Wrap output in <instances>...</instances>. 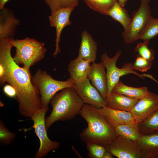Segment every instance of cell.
<instances>
[{"label": "cell", "instance_id": "2e32d148", "mask_svg": "<svg viewBox=\"0 0 158 158\" xmlns=\"http://www.w3.org/2000/svg\"><path fill=\"white\" fill-rule=\"evenodd\" d=\"M136 142L144 158H158V131L141 134Z\"/></svg>", "mask_w": 158, "mask_h": 158}, {"label": "cell", "instance_id": "e0dca14e", "mask_svg": "<svg viewBox=\"0 0 158 158\" xmlns=\"http://www.w3.org/2000/svg\"><path fill=\"white\" fill-rule=\"evenodd\" d=\"M99 110L114 128L119 125L135 122L132 114L129 111L113 109L107 106L101 108Z\"/></svg>", "mask_w": 158, "mask_h": 158}, {"label": "cell", "instance_id": "4316f807", "mask_svg": "<svg viewBox=\"0 0 158 158\" xmlns=\"http://www.w3.org/2000/svg\"><path fill=\"white\" fill-rule=\"evenodd\" d=\"M149 41H144L142 43L138 44L135 48V50L139 56L149 61H152L154 58L155 51L148 47Z\"/></svg>", "mask_w": 158, "mask_h": 158}, {"label": "cell", "instance_id": "7c38bea8", "mask_svg": "<svg viewBox=\"0 0 158 158\" xmlns=\"http://www.w3.org/2000/svg\"><path fill=\"white\" fill-rule=\"evenodd\" d=\"M73 87L84 104L99 109L107 106L106 99L93 86L88 78L80 83H74Z\"/></svg>", "mask_w": 158, "mask_h": 158}, {"label": "cell", "instance_id": "5bb4252c", "mask_svg": "<svg viewBox=\"0 0 158 158\" xmlns=\"http://www.w3.org/2000/svg\"><path fill=\"white\" fill-rule=\"evenodd\" d=\"M20 20L16 18L13 11L7 8L0 11V39L13 37Z\"/></svg>", "mask_w": 158, "mask_h": 158}, {"label": "cell", "instance_id": "277c9868", "mask_svg": "<svg viewBox=\"0 0 158 158\" xmlns=\"http://www.w3.org/2000/svg\"><path fill=\"white\" fill-rule=\"evenodd\" d=\"M16 51L13 59L18 65H23L25 69L30 70V67L41 61L47 51L44 42L35 39L26 37L22 39H12Z\"/></svg>", "mask_w": 158, "mask_h": 158}, {"label": "cell", "instance_id": "1f68e13d", "mask_svg": "<svg viewBox=\"0 0 158 158\" xmlns=\"http://www.w3.org/2000/svg\"><path fill=\"white\" fill-rule=\"evenodd\" d=\"M113 158V155L109 151L106 150L103 158Z\"/></svg>", "mask_w": 158, "mask_h": 158}, {"label": "cell", "instance_id": "8992f818", "mask_svg": "<svg viewBox=\"0 0 158 158\" xmlns=\"http://www.w3.org/2000/svg\"><path fill=\"white\" fill-rule=\"evenodd\" d=\"M48 109L49 107H42L30 118L34 123L33 125L30 128H34L40 142L39 148L35 156V158H43L50 151L58 149L60 146V142L51 140L47 135L45 116Z\"/></svg>", "mask_w": 158, "mask_h": 158}, {"label": "cell", "instance_id": "ac0fdd59", "mask_svg": "<svg viewBox=\"0 0 158 158\" xmlns=\"http://www.w3.org/2000/svg\"><path fill=\"white\" fill-rule=\"evenodd\" d=\"M90 63L78 57L70 62L68 65V71L70 78L74 83H80L88 78Z\"/></svg>", "mask_w": 158, "mask_h": 158}, {"label": "cell", "instance_id": "603a6c76", "mask_svg": "<svg viewBox=\"0 0 158 158\" xmlns=\"http://www.w3.org/2000/svg\"><path fill=\"white\" fill-rule=\"evenodd\" d=\"M158 35V19L151 16L143 30L137 36L136 40L148 41Z\"/></svg>", "mask_w": 158, "mask_h": 158}, {"label": "cell", "instance_id": "9a60e30c", "mask_svg": "<svg viewBox=\"0 0 158 158\" xmlns=\"http://www.w3.org/2000/svg\"><path fill=\"white\" fill-rule=\"evenodd\" d=\"M97 43L91 35L85 30L81 33V41L78 57L95 62L96 59Z\"/></svg>", "mask_w": 158, "mask_h": 158}, {"label": "cell", "instance_id": "8fae6325", "mask_svg": "<svg viewBox=\"0 0 158 158\" xmlns=\"http://www.w3.org/2000/svg\"><path fill=\"white\" fill-rule=\"evenodd\" d=\"M74 8L73 7H69L54 10L51 11L49 16L50 26L56 29V48L53 54L54 57H56L60 52L59 44L61 33L65 27L71 25L70 17Z\"/></svg>", "mask_w": 158, "mask_h": 158}, {"label": "cell", "instance_id": "f1b7e54d", "mask_svg": "<svg viewBox=\"0 0 158 158\" xmlns=\"http://www.w3.org/2000/svg\"><path fill=\"white\" fill-rule=\"evenodd\" d=\"M152 65V61L147 60L139 56L134 62L132 63V68L142 72H145L150 69Z\"/></svg>", "mask_w": 158, "mask_h": 158}, {"label": "cell", "instance_id": "44dd1931", "mask_svg": "<svg viewBox=\"0 0 158 158\" xmlns=\"http://www.w3.org/2000/svg\"><path fill=\"white\" fill-rule=\"evenodd\" d=\"M117 135L136 142L141 135L138 124L135 122L118 125L114 128Z\"/></svg>", "mask_w": 158, "mask_h": 158}, {"label": "cell", "instance_id": "83f0119b", "mask_svg": "<svg viewBox=\"0 0 158 158\" xmlns=\"http://www.w3.org/2000/svg\"><path fill=\"white\" fill-rule=\"evenodd\" d=\"M16 137L15 133L10 131L1 119L0 121V143L2 145H6L13 141Z\"/></svg>", "mask_w": 158, "mask_h": 158}, {"label": "cell", "instance_id": "52a82bcc", "mask_svg": "<svg viewBox=\"0 0 158 158\" xmlns=\"http://www.w3.org/2000/svg\"><path fill=\"white\" fill-rule=\"evenodd\" d=\"M121 54V51H118L112 57H110L106 52L102 54L101 57V62L106 70V76L107 81L108 95L112 92V90L119 80L120 77L130 73L137 75L143 79V75H140L133 70L131 67L132 62L125 63L121 68L116 66V63Z\"/></svg>", "mask_w": 158, "mask_h": 158}, {"label": "cell", "instance_id": "cb8c5ba5", "mask_svg": "<svg viewBox=\"0 0 158 158\" xmlns=\"http://www.w3.org/2000/svg\"><path fill=\"white\" fill-rule=\"evenodd\" d=\"M118 0H84L92 10L102 14L107 15L109 10Z\"/></svg>", "mask_w": 158, "mask_h": 158}, {"label": "cell", "instance_id": "9c48e42d", "mask_svg": "<svg viewBox=\"0 0 158 158\" xmlns=\"http://www.w3.org/2000/svg\"><path fill=\"white\" fill-rule=\"evenodd\" d=\"M105 147L107 150L118 158H144L137 142L122 136L117 135Z\"/></svg>", "mask_w": 158, "mask_h": 158}, {"label": "cell", "instance_id": "7a4b0ae2", "mask_svg": "<svg viewBox=\"0 0 158 158\" xmlns=\"http://www.w3.org/2000/svg\"><path fill=\"white\" fill-rule=\"evenodd\" d=\"M99 109L84 104L80 114L86 121L88 126L80 133L81 140L86 145L97 144L105 146L117 136L114 129L100 113Z\"/></svg>", "mask_w": 158, "mask_h": 158}, {"label": "cell", "instance_id": "d6a6232c", "mask_svg": "<svg viewBox=\"0 0 158 158\" xmlns=\"http://www.w3.org/2000/svg\"><path fill=\"white\" fill-rule=\"evenodd\" d=\"M9 0H0V10H2L4 8V6L6 3Z\"/></svg>", "mask_w": 158, "mask_h": 158}, {"label": "cell", "instance_id": "6da1fadb", "mask_svg": "<svg viewBox=\"0 0 158 158\" xmlns=\"http://www.w3.org/2000/svg\"><path fill=\"white\" fill-rule=\"evenodd\" d=\"M13 38L0 39V84L7 83L16 90L18 111L31 118L42 108L39 90L32 83L30 70L20 67L11 54Z\"/></svg>", "mask_w": 158, "mask_h": 158}, {"label": "cell", "instance_id": "3957f363", "mask_svg": "<svg viewBox=\"0 0 158 158\" xmlns=\"http://www.w3.org/2000/svg\"><path fill=\"white\" fill-rule=\"evenodd\" d=\"M49 103L52 109L50 114L45 118L47 131L57 121L73 119L79 114L84 104L73 87L65 88L56 93L51 99Z\"/></svg>", "mask_w": 158, "mask_h": 158}, {"label": "cell", "instance_id": "484cf974", "mask_svg": "<svg viewBox=\"0 0 158 158\" xmlns=\"http://www.w3.org/2000/svg\"><path fill=\"white\" fill-rule=\"evenodd\" d=\"M51 11L69 7L75 8L79 3V0H44Z\"/></svg>", "mask_w": 158, "mask_h": 158}, {"label": "cell", "instance_id": "30bf717a", "mask_svg": "<svg viewBox=\"0 0 158 158\" xmlns=\"http://www.w3.org/2000/svg\"><path fill=\"white\" fill-rule=\"evenodd\" d=\"M158 109V95L148 91L138 100L130 112L138 124L145 120Z\"/></svg>", "mask_w": 158, "mask_h": 158}, {"label": "cell", "instance_id": "f546056e", "mask_svg": "<svg viewBox=\"0 0 158 158\" xmlns=\"http://www.w3.org/2000/svg\"><path fill=\"white\" fill-rule=\"evenodd\" d=\"M87 147L88 156L91 158H103L106 151L104 146L97 144H91Z\"/></svg>", "mask_w": 158, "mask_h": 158}, {"label": "cell", "instance_id": "e575fe53", "mask_svg": "<svg viewBox=\"0 0 158 158\" xmlns=\"http://www.w3.org/2000/svg\"><path fill=\"white\" fill-rule=\"evenodd\" d=\"M140 0L141 1V0Z\"/></svg>", "mask_w": 158, "mask_h": 158}, {"label": "cell", "instance_id": "ffe728a7", "mask_svg": "<svg viewBox=\"0 0 158 158\" xmlns=\"http://www.w3.org/2000/svg\"><path fill=\"white\" fill-rule=\"evenodd\" d=\"M148 91L147 87H130L125 85L119 80L113 87L111 92L139 100L144 97Z\"/></svg>", "mask_w": 158, "mask_h": 158}, {"label": "cell", "instance_id": "7402d4cb", "mask_svg": "<svg viewBox=\"0 0 158 158\" xmlns=\"http://www.w3.org/2000/svg\"><path fill=\"white\" fill-rule=\"evenodd\" d=\"M107 15L121 23L124 30L127 28L131 20L126 10L121 7L118 1L116 2L109 10Z\"/></svg>", "mask_w": 158, "mask_h": 158}, {"label": "cell", "instance_id": "4fadbf2b", "mask_svg": "<svg viewBox=\"0 0 158 158\" xmlns=\"http://www.w3.org/2000/svg\"><path fill=\"white\" fill-rule=\"evenodd\" d=\"M105 68L103 63H92L91 65L88 78L93 86L106 99L108 93L107 81Z\"/></svg>", "mask_w": 158, "mask_h": 158}, {"label": "cell", "instance_id": "4dcf8cb0", "mask_svg": "<svg viewBox=\"0 0 158 158\" xmlns=\"http://www.w3.org/2000/svg\"><path fill=\"white\" fill-rule=\"evenodd\" d=\"M3 91L5 95L9 97L15 98L16 96L17 92L16 90L9 84L4 86Z\"/></svg>", "mask_w": 158, "mask_h": 158}, {"label": "cell", "instance_id": "d4e9b609", "mask_svg": "<svg viewBox=\"0 0 158 158\" xmlns=\"http://www.w3.org/2000/svg\"><path fill=\"white\" fill-rule=\"evenodd\" d=\"M138 125L142 134L158 131V109Z\"/></svg>", "mask_w": 158, "mask_h": 158}, {"label": "cell", "instance_id": "ba28073f", "mask_svg": "<svg viewBox=\"0 0 158 158\" xmlns=\"http://www.w3.org/2000/svg\"><path fill=\"white\" fill-rule=\"evenodd\" d=\"M150 1V0L140 1V6L133 13L128 27L121 33L126 43L130 44L136 41L137 36L144 29L151 16Z\"/></svg>", "mask_w": 158, "mask_h": 158}, {"label": "cell", "instance_id": "d6986e66", "mask_svg": "<svg viewBox=\"0 0 158 158\" xmlns=\"http://www.w3.org/2000/svg\"><path fill=\"white\" fill-rule=\"evenodd\" d=\"M107 106L116 110L130 112L138 100L111 92L106 98Z\"/></svg>", "mask_w": 158, "mask_h": 158}, {"label": "cell", "instance_id": "5b68a950", "mask_svg": "<svg viewBox=\"0 0 158 158\" xmlns=\"http://www.w3.org/2000/svg\"><path fill=\"white\" fill-rule=\"evenodd\" d=\"M33 84L38 89L42 107H48L52 97L59 91L73 87L74 83L70 78L65 81L53 78L46 71L38 69L32 76Z\"/></svg>", "mask_w": 158, "mask_h": 158}, {"label": "cell", "instance_id": "836d02e7", "mask_svg": "<svg viewBox=\"0 0 158 158\" xmlns=\"http://www.w3.org/2000/svg\"><path fill=\"white\" fill-rule=\"evenodd\" d=\"M128 0H118V2L122 7H124Z\"/></svg>", "mask_w": 158, "mask_h": 158}]
</instances>
